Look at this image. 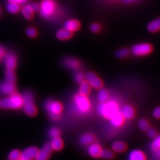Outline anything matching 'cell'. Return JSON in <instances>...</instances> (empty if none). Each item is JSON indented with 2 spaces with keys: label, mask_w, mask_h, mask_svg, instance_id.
I'll use <instances>...</instances> for the list:
<instances>
[{
  "label": "cell",
  "mask_w": 160,
  "mask_h": 160,
  "mask_svg": "<svg viewBox=\"0 0 160 160\" xmlns=\"http://www.w3.org/2000/svg\"><path fill=\"white\" fill-rule=\"evenodd\" d=\"M6 81L14 84L16 81V75L14 72V70L7 69L6 72Z\"/></svg>",
  "instance_id": "cell-29"
},
{
  "label": "cell",
  "mask_w": 160,
  "mask_h": 160,
  "mask_svg": "<svg viewBox=\"0 0 160 160\" xmlns=\"http://www.w3.org/2000/svg\"><path fill=\"white\" fill-rule=\"evenodd\" d=\"M153 116L156 119H160V106L156 108L154 110Z\"/></svg>",
  "instance_id": "cell-40"
},
{
  "label": "cell",
  "mask_w": 160,
  "mask_h": 160,
  "mask_svg": "<svg viewBox=\"0 0 160 160\" xmlns=\"http://www.w3.org/2000/svg\"><path fill=\"white\" fill-rule=\"evenodd\" d=\"M10 2H16L17 4H23L26 3L29 0H8Z\"/></svg>",
  "instance_id": "cell-41"
},
{
  "label": "cell",
  "mask_w": 160,
  "mask_h": 160,
  "mask_svg": "<svg viewBox=\"0 0 160 160\" xmlns=\"http://www.w3.org/2000/svg\"><path fill=\"white\" fill-rule=\"evenodd\" d=\"M124 119H131L134 116V110L130 105H125L122 107L120 112Z\"/></svg>",
  "instance_id": "cell-16"
},
{
  "label": "cell",
  "mask_w": 160,
  "mask_h": 160,
  "mask_svg": "<svg viewBox=\"0 0 160 160\" xmlns=\"http://www.w3.org/2000/svg\"><path fill=\"white\" fill-rule=\"evenodd\" d=\"M22 160V159H21V158H20V160Z\"/></svg>",
  "instance_id": "cell-44"
},
{
  "label": "cell",
  "mask_w": 160,
  "mask_h": 160,
  "mask_svg": "<svg viewBox=\"0 0 160 160\" xmlns=\"http://www.w3.org/2000/svg\"><path fill=\"white\" fill-rule=\"evenodd\" d=\"M112 149L117 152H122L125 151L126 145L125 143L121 141H116L112 144Z\"/></svg>",
  "instance_id": "cell-26"
},
{
  "label": "cell",
  "mask_w": 160,
  "mask_h": 160,
  "mask_svg": "<svg viewBox=\"0 0 160 160\" xmlns=\"http://www.w3.org/2000/svg\"><path fill=\"white\" fill-rule=\"evenodd\" d=\"M86 81L91 87L95 89H100L103 86V82L96 75L92 72H89L85 76Z\"/></svg>",
  "instance_id": "cell-8"
},
{
  "label": "cell",
  "mask_w": 160,
  "mask_h": 160,
  "mask_svg": "<svg viewBox=\"0 0 160 160\" xmlns=\"http://www.w3.org/2000/svg\"><path fill=\"white\" fill-rule=\"evenodd\" d=\"M56 36L58 39L59 40H68L72 37V32H71L70 31H69L67 29H60L58 31Z\"/></svg>",
  "instance_id": "cell-18"
},
{
  "label": "cell",
  "mask_w": 160,
  "mask_h": 160,
  "mask_svg": "<svg viewBox=\"0 0 160 160\" xmlns=\"http://www.w3.org/2000/svg\"><path fill=\"white\" fill-rule=\"evenodd\" d=\"M110 123L115 128H118L122 125L124 122V118L120 112H118L110 118Z\"/></svg>",
  "instance_id": "cell-15"
},
{
  "label": "cell",
  "mask_w": 160,
  "mask_h": 160,
  "mask_svg": "<svg viewBox=\"0 0 160 160\" xmlns=\"http://www.w3.org/2000/svg\"><path fill=\"white\" fill-rule=\"evenodd\" d=\"M30 7H31L32 11L34 12H37L39 11L40 10V5L38 3L36 2H32L29 4Z\"/></svg>",
  "instance_id": "cell-38"
},
{
  "label": "cell",
  "mask_w": 160,
  "mask_h": 160,
  "mask_svg": "<svg viewBox=\"0 0 160 160\" xmlns=\"http://www.w3.org/2000/svg\"><path fill=\"white\" fill-rule=\"evenodd\" d=\"M147 29L151 33H155L160 30V18H156L149 23Z\"/></svg>",
  "instance_id": "cell-20"
},
{
  "label": "cell",
  "mask_w": 160,
  "mask_h": 160,
  "mask_svg": "<svg viewBox=\"0 0 160 160\" xmlns=\"http://www.w3.org/2000/svg\"><path fill=\"white\" fill-rule=\"evenodd\" d=\"M91 87L87 81H83L80 83V89H79V94L81 95L87 96L90 92Z\"/></svg>",
  "instance_id": "cell-22"
},
{
  "label": "cell",
  "mask_w": 160,
  "mask_h": 160,
  "mask_svg": "<svg viewBox=\"0 0 160 160\" xmlns=\"http://www.w3.org/2000/svg\"><path fill=\"white\" fill-rule=\"evenodd\" d=\"M97 113L107 119L110 118L116 113L119 112V106L114 101H107L105 103H100L97 106Z\"/></svg>",
  "instance_id": "cell-1"
},
{
  "label": "cell",
  "mask_w": 160,
  "mask_h": 160,
  "mask_svg": "<svg viewBox=\"0 0 160 160\" xmlns=\"http://www.w3.org/2000/svg\"><path fill=\"white\" fill-rule=\"evenodd\" d=\"M16 92L14 84L5 81L0 83V93L4 95H11Z\"/></svg>",
  "instance_id": "cell-11"
},
{
  "label": "cell",
  "mask_w": 160,
  "mask_h": 160,
  "mask_svg": "<svg viewBox=\"0 0 160 160\" xmlns=\"http://www.w3.org/2000/svg\"><path fill=\"white\" fill-rule=\"evenodd\" d=\"M6 8L7 11L10 13H17L20 10V5L14 2H10L7 4Z\"/></svg>",
  "instance_id": "cell-27"
},
{
  "label": "cell",
  "mask_w": 160,
  "mask_h": 160,
  "mask_svg": "<svg viewBox=\"0 0 160 160\" xmlns=\"http://www.w3.org/2000/svg\"><path fill=\"white\" fill-rule=\"evenodd\" d=\"M57 11V4L53 0H43L40 5V16L49 19L53 17Z\"/></svg>",
  "instance_id": "cell-3"
},
{
  "label": "cell",
  "mask_w": 160,
  "mask_h": 160,
  "mask_svg": "<svg viewBox=\"0 0 160 160\" xmlns=\"http://www.w3.org/2000/svg\"><path fill=\"white\" fill-rule=\"evenodd\" d=\"M102 151V148L100 146L96 143H91L88 148V154L92 157L96 158L100 156V152Z\"/></svg>",
  "instance_id": "cell-17"
},
{
  "label": "cell",
  "mask_w": 160,
  "mask_h": 160,
  "mask_svg": "<svg viewBox=\"0 0 160 160\" xmlns=\"http://www.w3.org/2000/svg\"><path fill=\"white\" fill-rule=\"evenodd\" d=\"M45 108L52 119L57 120L59 119L63 107L61 103L59 102L49 100L45 103Z\"/></svg>",
  "instance_id": "cell-6"
},
{
  "label": "cell",
  "mask_w": 160,
  "mask_h": 160,
  "mask_svg": "<svg viewBox=\"0 0 160 160\" xmlns=\"http://www.w3.org/2000/svg\"><path fill=\"white\" fill-rule=\"evenodd\" d=\"M22 12L24 17L28 20H31L33 18V12L29 4L23 6L22 9Z\"/></svg>",
  "instance_id": "cell-24"
},
{
  "label": "cell",
  "mask_w": 160,
  "mask_h": 160,
  "mask_svg": "<svg viewBox=\"0 0 160 160\" xmlns=\"http://www.w3.org/2000/svg\"><path fill=\"white\" fill-rule=\"evenodd\" d=\"M109 93L108 91L105 89L100 88L97 94V98L98 100L100 103H105L109 99Z\"/></svg>",
  "instance_id": "cell-23"
},
{
  "label": "cell",
  "mask_w": 160,
  "mask_h": 160,
  "mask_svg": "<svg viewBox=\"0 0 160 160\" xmlns=\"http://www.w3.org/2000/svg\"><path fill=\"white\" fill-rule=\"evenodd\" d=\"M74 106L75 110L81 114L87 113L90 110L91 107L88 98L86 96L81 95L80 94H77L75 96Z\"/></svg>",
  "instance_id": "cell-4"
},
{
  "label": "cell",
  "mask_w": 160,
  "mask_h": 160,
  "mask_svg": "<svg viewBox=\"0 0 160 160\" xmlns=\"http://www.w3.org/2000/svg\"><path fill=\"white\" fill-rule=\"evenodd\" d=\"M39 149L34 147L25 149L21 153V159L23 160H33L36 158Z\"/></svg>",
  "instance_id": "cell-9"
},
{
  "label": "cell",
  "mask_w": 160,
  "mask_h": 160,
  "mask_svg": "<svg viewBox=\"0 0 160 160\" xmlns=\"http://www.w3.org/2000/svg\"><path fill=\"white\" fill-rule=\"evenodd\" d=\"M5 55H6V51L2 46H0V61Z\"/></svg>",
  "instance_id": "cell-42"
},
{
  "label": "cell",
  "mask_w": 160,
  "mask_h": 160,
  "mask_svg": "<svg viewBox=\"0 0 160 160\" xmlns=\"http://www.w3.org/2000/svg\"><path fill=\"white\" fill-rule=\"evenodd\" d=\"M84 75L81 72H77L74 75V80L77 83H81L84 80Z\"/></svg>",
  "instance_id": "cell-34"
},
{
  "label": "cell",
  "mask_w": 160,
  "mask_h": 160,
  "mask_svg": "<svg viewBox=\"0 0 160 160\" xmlns=\"http://www.w3.org/2000/svg\"><path fill=\"white\" fill-rule=\"evenodd\" d=\"M20 158H21V152L17 149L12 150L8 155L9 160H18Z\"/></svg>",
  "instance_id": "cell-30"
},
{
  "label": "cell",
  "mask_w": 160,
  "mask_h": 160,
  "mask_svg": "<svg viewBox=\"0 0 160 160\" xmlns=\"http://www.w3.org/2000/svg\"><path fill=\"white\" fill-rule=\"evenodd\" d=\"M94 141V137L90 133H84L80 138V143L82 145H87L92 143Z\"/></svg>",
  "instance_id": "cell-25"
},
{
  "label": "cell",
  "mask_w": 160,
  "mask_h": 160,
  "mask_svg": "<svg viewBox=\"0 0 160 160\" xmlns=\"http://www.w3.org/2000/svg\"><path fill=\"white\" fill-rule=\"evenodd\" d=\"M152 51V47L148 43H139L132 48L131 52L135 56H144Z\"/></svg>",
  "instance_id": "cell-7"
},
{
  "label": "cell",
  "mask_w": 160,
  "mask_h": 160,
  "mask_svg": "<svg viewBox=\"0 0 160 160\" xmlns=\"http://www.w3.org/2000/svg\"><path fill=\"white\" fill-rule=\"evenodd\" d=\"M138 126L141 130L145 131L149 128L148 122L145 119H142L139 121Z\"/></svg>",
  "instance_id": "cell-33"
},
{
  "label": "cell",
  "mask_w": 160,
  "mask_h": 160,
  "mask_svg": "<svg viewBox=\"0 0 160 160\" xmlns=\"http://www.w3.org/2000/svg\"><path fill=\"white\" fill-rule=\"evenodd\" d=\"M26 34L30 38H34L37 34V32L33 28H29L26 30Z\"/></svg>",
  "instance_id": "cell-37"
},
{
  "label": "cell",
  "mask_w": 160,
  "mask_h": 160,
  "mask_svg": "<svg viewBox=\"0 0 160 160\" xmlns=\"http://www.w3.org/2000/svg\"><path fill=\"white\" fill-rule=\"evenodd\" d=\"M90 30L92 31V32H93V33H97V32L100 31L101 26L98 23H92V25L90 26Z\"/></svg>",
  "instance_id": "cell-36"
},
{
  "label": "cell",
  "mask_w": 160,
  "mask_h": 160,
  "mask_svg": "<svg viewBox=\"0 0 160 160\" xmlns=\"http://www.w3.org/2000/svg\"><path fill=\"white\" fill-rule=\"evenodd\" d=\"M4 62L7 69L14 70L17 64V59L16 56L13 53H9L5 57Z\"/></svg>",
  "instance_id": "cell-13"
},
{
  "label": "cell",
  "mask_w": 160,
  "mask_h": 160,
  "mask_svg": "<svg viewBox=\"0 0 160 160\" xmlns=\"http://www.w3.org/2000/svg\"><path fill=\"white\" fill-rule=\"evenodd\" d=\"M80 28V22L77 20H69L64 23V29L68 30L71 32L78 30Z\"/></svg>",
  "instance_id": "cell-14"
},
{
  "label": "cell",
  "mask_w": 160,
  "mask_h": 160,
  "mask_svg": "<svg viewBox=\"0 0 160 160\" xmlns=\"http://www.w3.org/2000/svg\"><path fill=\"white\" fill-rule=\"evenodd\" d=\"M129 51L126 48H122L119 49L116 53V56L118 58H124L128 56Z\"/></svg>",
  "instance_id": "cell-32"
},
{
  "label": "cell",
  "mask_w": 160,
  "mask_h": 160,
  "mask_svg": "<svg viewBox=\"0 0 160 160\" xmlns=\"http://www.w3.org/2000/svg\"><path fill=\"white\" fill-rule=\"evenodd\" d=\"M23 99V108L24 112L30 116H34L37 113V109L34 104L33 94L29 92L23 93L22 96Z\"/></svg>",
  "instance_id": "cell-5"
},
{
  "label": "cell",
  "mask_w": 160,
  "mask_h": 160,
  "mask_svg": "<svg viewBox=\"0 0 160 160\" xmlns=\"http://www.w3.org/2000/svg\"><path fill=\"white\" fill-rule=\"evenodd\" d=\"M100 157L103 158L104 159L106 160H110L113 158V154L112 151L108 149H102L100 154Z\"/></svg>",
  "instance_id": "cell-31"
},
{
  "label": "cell",
  "mask_w": 160,
  "mask_h": 160,
  "mask_svg": "<svg viewBox=\"0 0 160 160\" xmlns=\"http://www.w3.org/2000/svg\"><path fill=\"white\" fill-rule=\"evenodd\" d=\"M22 96L14 92L10 97L2 99L0 101V107L4 109H17L23 106Z\"/></svg>",
  "instance_id": "cell-2"
},
{
  "label": "cell",
  "mask_w": 160,
  "mask_h": 160,
  "mask_svg": "<svg viewBox=\"0 0 160 160\" xmlns=\"http://www.w3.org/2000/svg\"><path fill=\"white\" fill-rule=\"evenodd\" d=\"M129 160H146V158L143 152L140 150L135 149L130 152Z\"/></svg>",
  "instance_id": "cell-19"
},
{
  "label": "cell",
  "mask_w": 160,
  "mask_h": 160,
  "mask_svg": "<svg viewBox=\"0 0 160 160\" xmlns=\"http://www.w3.org/2000/svg\"><path fill=\"white\" fill-rule=\"evenodd\" d=\"M63 65L71 70H77L81 66L80 62L78 59L74 58H66L63 59Z\"/></svg>",
  "instance_id": "cell-12"
},
{
  "label": "cell",
  "mask_w": 160,
  "mask_h": 160,
  "mask_svg": "<svg viewBox=\"0 0 160 160\" xmlns=\"http://www.w3.org/2000/svg\"><path fill=\"white\" fill-rule=\"evenodd\" d=\"M147 135L149 137L151 138H155L157 137V132L155 131L154 129H151V128H148L147 130Z\"/></svg>",
  "instance_id": "cell-39"
},
{
  "label": "cell",
  "mask_w": 160,
  "mask_h": 160,
  "mask_svg": "<svg viewBox=\"0 0 160 160\" xmlns=\"http://www.w3.org/2000/svg\"><path fill=\"white\" fill-rule=\"evenodd\" d=\"M61 134V132L57 129V128H52L49 131V135L51 136V137L52 138H55L59 137Z\"/></svg>",
  "instance_id": "cell-35"
},
{
  "label": "cell",
  "mask_w": 160,
  "mask_h": 160,
  "mask_svg": "<svg viewBox=\"0 0 160 160\" xmlns=\"http://www.w3.org/2000/svg\"><path fill=\"white\" fill-rule=\"evenodd\" d=\"M151 148L154 152L158 155H160V135L155 138L154 140L151 145Z\"/></svg>",
  "instance_id": "cell-28"
},
{
  "label": "cell",
  "mask_w": 160,
  "mask_h": 160,
  "mask_svg": "<svg viewBox=\"0 0 160 160\" xmlns=\"http://www.w3.org/2000/svg\"><path fill=\"white\" fill-rule=\"evenodd\" d=\"M52 150L50 143H46L40 151H38L36 160H48L51 154Z\"/></svg>",
  "instance_id": "cell-10"
},
{
  "label": "cell",
  "mask_w": 160,
  "mask_h": 160,
  "mask_svg": "<svg viewBox=\"0 0 160 160\" xmlns=\"http://www.w3.org/2000/svg\"><path fill=\"white\" fill-rule=\"evenodd\" d=\"M134 0H122L123 2L125 4H130Z\"/></svg>",
  "instance_id": "cell-43"
},
{
  "label": "cell",
  "mask_w": 160,
  "mask_h": 160,
  "mask_svg": "<svg viewBox=\"0 0 160 160\" xmlns=\"http://www.w3.org/2000/svg\"><path fill=\"white\" fill-rule=\"evenodd\" d=\"M52 149L55 151H59L63 147V142L59 137L53 138L50 143Z\"/></svg>",
  "instance_id": "cell-21"
}]
</instances>
